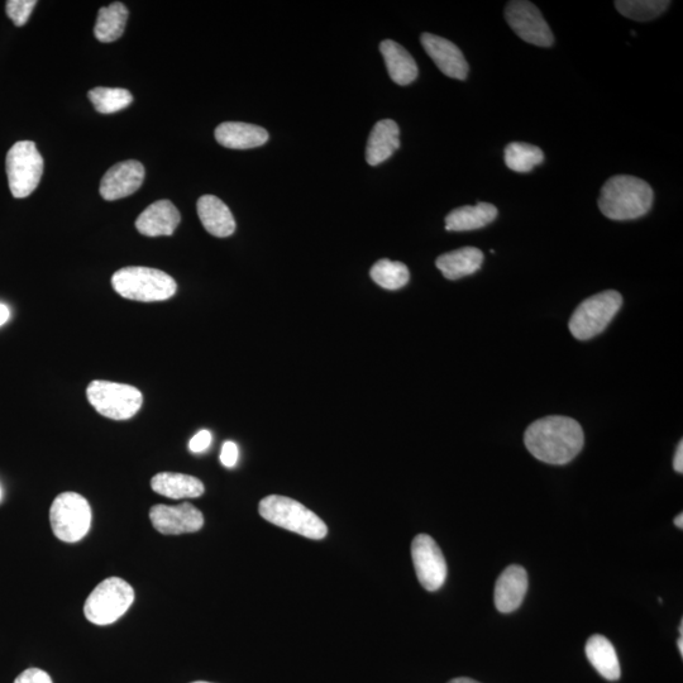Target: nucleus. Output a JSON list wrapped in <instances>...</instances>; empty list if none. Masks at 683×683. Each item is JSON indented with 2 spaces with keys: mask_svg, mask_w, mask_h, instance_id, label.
Returning <instances> with one entry per match:
<instances>
[{
  "mask_svg": "<svg viewBox=\"0 0 683 683\" xmlns=\"http://www.w3.org/2000/svg\"><path fill=\"white\" fill-rule=\"evenodd\" d=\"M524 443L537 460L549 465H566L584 448L585 434L575 419L552 415L530 424Z\"/></svg>",
  "mask_w": 683,
  "mask_h": 683,
  "instance_id": "obj_1",
  "label": "nucleus"
},
{
  "mask_svg": "<svg viewBox=\"0 0 683 683\" xmlns=\"http://www.w3.org/2000/svg\"><path fill=\"white\" fill-rule=\"evenodd\" d=\"M653 190L646 181L630 175H616L601 189L599 208L613 221H632L651 210Z\"/></svg>",
  "mask_w": 683,
  "mask_h": 683,
  "instance_id": "obj_2",
  "label": "nucleus"
},
{
  "mask_svg": "<svg viewBox=\"0 0 683 683\" xmlns=\"http://www.w3.org/2000/svg\"><path fill=\"white\" fill-rule=\"evenodd\" d=\"M113 289L133 302H164L178 290L175 280L166 272L150 267H124L112 277Z\"/></svg>",
  "mask_w": 683,
  "mask_h": 683,
  "instance_id": "obj_3",
  "label": "nucleus"
},
{
  "mask_svg": "<svg viewBox=\"0 0 683 683\" xmlns=\"http://www.w3.org/2000/svg\"><path fill=\"white\" fill-rule=\"evenodd\" d=\"M262 518L290 532L305 538L320 541L326 538L328 528L326 523L294 499L281 495H270L262 499L259 505Z\"/></svg>",
  "mask_w": 683,
  "mask_h": 683,
  "instance_id": "obj_4",
  "label": "nucleus"
},
{
  "mask_svg": "<svg viewBox=\"0 0 683 683\" xmlns=\"http://www.w3.org/2000/svg\"><path fill=\"white\" fill-rule=\"evenodd\" d=\"M135 601L132 586L119 577L100 582L84 605V614L90 623L109 625L116 623Z\"/></svg>",
  "mask_w": 683,
  "mask_h": 683,
  "instance_id": "obj_5",
  "label": "nucleus"
},
{
  "mask_svg": "<svg viewBox=\"0 0 683 683\" xmlns=\"http://www.w3.org/2000/svg\"><path fill=\"white\" fill-rule=\"evenodd\" d=\"M622 304V295L615 290H606L584 300L572 314V336L580 341H587L603 333L622 308Z\"/></svg>",
  "mask_w": 683,
  "mask_h": 683,
  "instance_id": "obj_6",
  "label": "nucleus"
},
{
  "mask_svg": "<svg viewBox=\"0 0 683 683\" xmlns=\"http://www.w3.org/2000/svg\"><path fill=\"white\" fill-rule=\"evenodd\" d=\"M89 403L103 417L128 420L138 413L143 403L141 391L135 386L95 380L87 389Z\"/></svg>",
  "mask_w": 683,
  "mask_h": 683,
  "instance_id": "obj_7",
  "label": "nucleus"
},
{
  "mask_svg": "<svg viewBox=\"0 0 683 683\" xmlns=\"http://www.w3.org/2000/svg\"><path fill=\"white\" fill-rule=\"evenodd\" d=\"M9 189L14 198L23 199L37 189L44 174V159L36 143L19 141L9 150L6 160Z\"/></svg>",
  "mask_w": 683,
  "mask_h": 683,
  "instance_id": "obj_8",
  "label": "nucleus"
},
{
  "mask_svg": "<svg viewBox=\"0 0 683 683\" xmlns=\"http://www.w3.org/2000/svg\"><path fill=\"white\" fill-rule=\"evenodd\" d=\"M52 532L66 543H76L87 536L92 524L88 500L76 493H62L50 509Z\"/></svg>",
  "mask_w": 683,
  "mask_h": 683,
  "instance_id": "obj_9",
  "label": "nucleus"
},
{
  "mask_svg": "<svg viewBox=\"0 0 683 683\" xmlns=\"http://www.w3.org/2000/svg\"><path fill=\"white\" fill-rule=\"evenodd\" d=\"M505 18L511 30L534 46L551 47L554 36L541 11L527 0H514L505 9Z\"/></svg>",
  "mask_w": 683,
  "mask_h": 683,
  "instance_id": "obj_10",
  "label": "nucleus"
},
{
  "mask_svg": "<svg viewBox=\"0 0 683 683\" xmlns=\"http://www.w3.org/2000/svg\"><path fill=\"white\" fill-rule=\"evenodd\" d=\"M412 558L420 585L431 592L441 589L447 579V562L437 542L419 534L412 543Z\"/></svg>",
  "mask_w": 683,
  "mask_h": 683,
  "instance_id": "obj_11",
  "label": "nucleus"
},
{
  "mask_svg": "<svg viewBox=\"0 0 683 683\" xmlns=\"http://www.w3.org/2000/svg\"><path fill=\"white\" fill-rule=\"evenodd\" d=\"M150 519L157 532L166 534V536L195 533L204 525L202 511L189 503L178 506L162 504L152 506Z\"/></svg>",
  "mask_w": 683,
  "mask_h": 683,
  "instance_id": "obj_12",
  "label": "nucleus"
},
{
  "mask_svg": "<svg viewBox=\"0 0 683 683\" xmlns=\"http://www.w3.org/2000/svg\"><path fill=\"white\" fill-rule=\"evenodd\" d=\"M145 180V167L140 161L119 162L105 173L100 183V195L104 200L123 199L135 194Z\"/></svg>",
  "mask_w": 683,
  "mask_h": 683,
  "instance_id": "obj_13",
  "label": "nucleus"
},
{
  "mask_svg": "<svg viewBox=\"0 0 683 683\" xmlns=\"http://www.w3.org/2000/svg\"><path fill=\"white\" fill-rule=\"evenodd\" d=\"M425 52L448 78L466 80L468 64L462 51L451 41L432 33H423L420 37Z\"/></svg>",
  "mask_w": 683,
  "mask_h": 683,
  "instance_id": "obj_14",
  "label": "nucleus"
},
{
  "mask_svg": "<svg viewBox=\"0 0 683 683\" xmlns=\"http://www.w3.org/2000/svg\"><path fill=\"white\" fill-rule=\"evenodd\" d=\"M528 591V573L522 566L511 565L501 573L495 584V606L509 614L520 608Z\"/></svg>",
  "mask_w": 683,
  "mask_h": 683,
  "instance_id": "obj_15",
  "label": "nucleus"
},
{
  "mask_svg": "<svg viewBox=\"0 0 683 683\" xmlns=\"http://www.w3.org/2000/svg\"><path fill=\"white\" fill-rule=\"evenodd\" d=\"M181 216L170 200H159L143 210L137 218V231L147 237L171 236L178 228Z\"/></svg>",
  "mask_w": 683,
  "mask_h": 683,
  "instance_id": "obj_16",
  "label": "nucleus"
},
{
  "mask_svg": "<svg viewBox=\"0 0 683 683\" xmlns=\"http://www.w3.org/2000/svg\"><path fill=\"white\" fill-rule=\"evenodd\" d=\"M216 140L219 145L231 150H250L264 146L269 141V133L255 124L226 122L217 127Z\"/></svg>",
  "mask_w": 683,
  "mask_h": 683,
  "instance_id": "obj_17",
  "label": "nucleus"
},
{
  "mask_svg": "<svg viewBox=\"0 0 683 683\" xmlns=\"http://www.w3.org/2000/svg\"><path fill=\"white\" fill-rule=\"evenodd\" d=\"M198 216L205 231L214 237L226 238L236 231L233 214L221 199L214 195H203L198 200Z\"/></svg>",
  "mask_w": 683,
  "mask_h": 683,
  "instance_id": "obj_18",
  "label": "nucleus"
},
{
  "mask_svg": "<svg viewBox=\"0 0 683 683\" xmlns=\"http://www.w3.org/2000/svg\"><path fill=\"white\" fill-rule=\"evenodd\" d=\"M400 147V130L393 119H382L372 128L366 147V161L377 166L393 156Z\"/></svg>",
  "mask_w": 683,
  "mask_h": 683,
  "instance_id": "obj_19",
  "label": "nucleus"
},
{
  "mask_svg": "<svg viewBox=\"0 0 683 683\" xmlns=\"http://www.w3.org/2000/svg\"><path fill=\"white\" fill-rule=\"evenodd\" d=\"M151 487L156 494L175 500L199 498L205 490L197 477L175 472H161L152 477Z\"/></svg>",
  "mask_w": 683,
  "mask_h": 683,
  "instance_id": "obj_20",
  "label": "nucleus"
},
{
  "mask_svg": "<svg viewBox=\"0 0 683 683\" xmlns=\"http://www.w3.org/2000/svg\"><path fill=\"white\" fill-rule=\"evenodd\" d=\"M380 51L394 83L405 87L418 78L417 62L398 42L393 40L382 41Z\"/></svg>",
  "mask_w": 683,
  "mask_h": 683,
  "instance_id": "obj_21",
  "label": "nucleus"
},
{
  "mask_svg": "<svg viewBox=\"0 0 683 683\" xmlns=\"http://www.w3.org/2000/svg\"><path fill=\"white\" fill-rule=\"evenodd\" d=\"M498 217V208L490 203H477L452 210L446 217V229L450 232L475 231L493 223Z\"/></svg>",
  "mask_w": 683,
  "mask_h": 683,
  "instance_id": "obj_22",
  "label": "nucleus"
},
{
  "mask_svg": "<svg viewBox=\"0 0 683 683\" xmlns=\"http://www.w3.org/2000/svg\"><path fill=\"white\" fill-rule=\"evenodd\" d=\"M482 262H484V253L479 248L463 247L439 256L436 265L446 279L458 280L475 274L480 270Z\"/></svg>",
  "mask_w": 683,
  "mask_h": 683,
  "instance_id": "obj_23",
  "label": "nucleus"
},
{
  "mask_svg": "<svg viewBox=\"0 0 683 683\" xmlns=\"http://www.w3.org/2000/svg\"><path fill=\"white\" fill-rule=\"evenodd\" d=\"M587 659H589L595 670L609 681H618L620 678V663L613 643L604 635L595 634L587 640L585 648Z\"/></svg>",
  "mask_w": 683,
  "mask_h": 683,
  "instance_id": "obj_24",
  "label": "nucleus"
},
{
  "mask_svg": "<svg viewBox=\"0 0 683 683\" xmlns=\"http://www.w3.org/2000/svg\"><path fill=\"white\" fill-rule=\"evenodd\" d=\"M128 11L122 3H113L111 6L100 8L97 23H95L94 35L100 42H114L122 37L126 30Z\"/></svg>",
  "mask_w": 683,
  "mask_h": 683,
  "instance_id": "obj_25",
  "label": "nucleus"
},
{
  "mask_svg": "<svg viewBox=\"0 0 683 683\" xmlns=\"http://www.w3.org/2000/svg\"><path fill=\"white\" fill-rule=\"evenodd\" d=\"M543 161L541 148L529 143L513 142L505 148V164L515 173H529Z\"/></svg>",
  "mask_w": 683,
  "mask_h": 683,
  "instance_id": "obj_26",
  "label": "nucleus"
},
{
  "mask_svg": "<svg viewBox=\"0 0 683 683\" xmlns=\"http://www.w3.org/2000/svg\"><path fill=\"white\" fill-rule=\"evenodd\" d=\"M372 280L386 290H399L409 283L410 274L403 262L382 259L370 271Z\"/></svg>",
  "mask_w": 683,
  "mask_h": 683,
  "instance_id": "obj_27",
  "label": "nucleus"
},
{
  "mask_svg": "<svg viewBox=\"0 0 683 683\" xmlns=\"http://www.w3.org/2000/svg\"><path fill=\"white\" fill-rule=\"evenodd\" d=\"M88 97L95 111L102 114L117 113L133 102L132 94L121 88H94L90 90Z\"/></svg>",
  "mask_w": 683,
  "mask_h": 683,
  "instance_id": "obj_28",
  "label": "nucleus"
},
{
  "mask_svg": "<svg viewBox=\"0 0 683 683\" xmlns=\"http://www.w3.org/2000/svg\"><path fill=\"white\" fill-rule=\"evenodd\" d=\"M670 4L667 0H619L615 7L624 17L646 22L661 16Z\"/></svg>",
  "mask_w": 683,
  "mask_h": 683,
  "instance_id": "obj_29",
  "label": "nucleus"
},
{
  "mask_svg": "<svg viewBox=\"0 0 683 683\" xmlns=\"http://www.w3.org/2000/svg\"><path fill=\"white\" fill-rule=\"evenodd\" d=\"M36 6V0H8L6 11L14 25L22 27L26 25Z\"/></svg>",
  "mask_w": 683,
  "mask_h": 683,
  "instance_id": "obj_30",
  "label": "nucleus"
},
{
  "mask_svg": "<svg viewBox=\"0 0 683 683\" xmlns=\"http://www.w3.org/2000/svg\"><path fill=\"white\" fill-rule=\"evenodd\" d=\"M14 683H52V680L49 673L40 670V668H30V670L22 672Z\"/></svg>",
  "mask_w": 683,
  "mask_h": 683,
  "instance_id": "obj_31",
  "label": "nucleus"
},
{
  "mask_svg": "<svg viewBox=\"0 0 683 683\" xmlns=\"http://www.w3.org/2000/svg\"><path fill=\"white\" fill-rule=\"evenodd\" d=\"M212 433L209 431H200L189 442V450L193 453H202L207 451L212 444Z\"/></svg>",
  "mask_w": 683,
  "mask_h": 683,
  "instance_id": "obj_32",
  "label": "nucleus"
},
{
  "mask_svg": "<svg viewBox=\"0 0 683 683\" xmlns=\"http://www.w3.org/2000/svg\"><path fill=\"white\" fill-rule=\"evenodd\" d=\"M238 457H240V451H238L236 443L228 441L223 444L221 452V462L223 466L228 468L236 466Z\"/></svg>",
  "mask_w": 683,
  "mask_h": 683,
  "instance_id": "obj_33",
  "label": "nucleus"
},
{
  "mask_svg": "<svg viewBox=\"0 0 683 683\" xmlns=\"http://www.w3.org/2000/svg\"><path fill=\"white\" fill-rule=\"evenodd\" d=\"M673 468H675V471L678 472V474H682L683 472V442L681 441L680 444H678L676 455H675V460H673Z\"/></svg>",
  "mask_w": 683,
  "mask_h": 683,
  "instance_id": "obj_34",
  "label": "nucleus"
},
{
  "mask_svg": "<svg viewBox=\"0 0 683 683\" xmlns=\"http://www.w3.org/2000/svg\"><path fill=\"white\" fill-rule=\"evenodd\" d=\"M9 315H11V313H9L7 305L0 304V327L8 322Z\"/></svg>",
  "mask_w": 683,
  "mask_h": 683,
  "instance_id": "obj_35",
  "label": "nucleus"
},
{
  "mask_svg": "<svg viewBox=\"0 0 683 683\" xmlns=\"http://www.w3.org/2000/svg\"><path fill=\"white\" fill-rule=\"evenodd\" d=\"M448 683H480V682L472 680V678H468V677H458V678H453V680H451Z\"/></svg>",
  "mask_w": 683,
  "mask_h": 683,
  "instance_id": "obj_36",
  "label": "nucleus"
},
{
  "mask_svg": "<svg viewBox=\"0 0 683 683\" xmlns=\"http://www.w3.org/2000/svg\"><path fill=\"white\" fill-rule=\"evenodd\" d=\"M675 525L678 529H683V514H678L675 518Z\"/></svg>",
  "mask_w": 683,
  "mask_h": 683,
  "instance_id": "obj_37",
  "label": "nucleus"
},
{
  "mask_svg": "<svg viewBox=\"0 0 683 683\" xmlns=\"http://www.w3.org/2000/svg\"><path fill=\"white\" fill-rule=\"evenodd\" d=\"M677 646H678V651H680L681 656L683 657V637L678 638Z\"/></svg>",
  "mask_w": 683,
  "mask_h": 683,
  "instance_id": "obj_38",
  "label": "nucleus"
},
{
  "mask_svg": "<svg viewBox=\"0 0 683 683\" xmlns=\"http://www.w3.org/2000/svg\"><path fill=\"white\" fill-rule=\"evenodd\" d=\"M680 634H681V637H682V635H683V620H682V622H681V624H680Z\"/></svg>",
  "mask_w": 683,
  "mask_h": 683,
  "instance_id": "obj_39",
  "label": "nucleus"
},
{
  "mask_svg": "<svg viewBox=\"0 0 683 683\" xmlns=\"http://www.w3.org/2000/svg\"><path fill=\"white\" fill-rule=\"evenodd\" d=\"M193 683H210V682L198 681V682H193Z\"/></svg>",
  "mask_w": 683,
  "mask_h": 683,
  "instance_id": "obj_40",
  "label": "nucleus"
},
{
  "mask_svg": "<svg viewBox=\"0 0 683 683\" xmlns=\"http://www.w3.org/2000/svg\"><path fill=\"white\" fill-rule=\"evenodd\" d=\"M0 500H2V489H0Z\"/></svg>",
  "mask_w": 683,
  "mask_h": 683,
  "instance_id": "obj_41",
  "label": "nucleus"
}]
</instances>
